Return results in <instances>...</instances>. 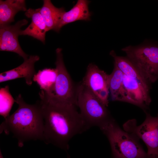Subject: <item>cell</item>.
I'll list each match as a JSON object with an SVG mask.
<instances>
[{"instance_id":"cell-1","label":"cell","mask_w":158,"mask_h":158,"mask_svg":"<svg viewBox=\"0 0 158 158\" xmlns=\"http://www.w3.org/2000/svg\"><path fill=\"white\" fill-rule=\"evenodd\" d=\"M39 95L44 120L43 141L66 151L71 140L90 127L76 105L42 90Z\"/></svg>"},{"instance_id":"cell-2","label":"cell","mask_w":158,"mask_h":158,"mask_svg":"<svg viewBox=\"0 0 158 158\" xmlns=\"http://www.w3.org/2000/svg\"><path fill=\"white\" fill-rule=\"evenodd\" d=\"M15 102L18 107L1 124L0 133L12 134L20 147L30 140H43L44 120L39 101L34 104H28L20 94Z\"/></svg>"},{"instance_id":"cell-3","label":"cell","mask_w":158,"mask_h":158,"mask_svg":"<svg viewBox=\"0 0 158 158\" xmlns=\"http://www.w3.org/2000/svg\"><path fill=\"white\" fill-rule=\"evenodd\" d=\"M99 128L109 141L112 158H151L139 140L121 129L113 118Z\"/></svg>"},{"instance_id":"cell-4","label":"cell","mask_w":158,"mask_h":158,"mask_svg":"<svg viewBox=\"0 0 158 158\" xmlns=\"http://www.w3.org/2000/svg\"><path fill=\"white\" fill-rule=\"evenodd\" d=\"M76 96L77 106L90 127L100 128L112 118L107 107L82 81L76 85Z\"/></svg>"},{"instance_id":"cell-5","label":"cell","mask_w":158,"mask_h":158,"mask_svg":"<svg viewBox=\"0 0 158 158\" xmlns=\"http://www.w3.org/2000/svg\"><path fill=\"white\" fill-rule=\"evenodd\" d=\"M126 57L150 84L158 80V45L148 43L140 46H128L122 49Z\"/></svg>"},{"instance_id":"cell-6","label":"cell","mask_w":158,"mask_h":158,"mask_svg":"<svg viewBox=\"0 0 158 158\" xmlns=\"http://www.w3.org/2000/svg\"><path fill=\"white\" fill-rule=\"evenodd\" d=\"M145 112L146 118L141 124L137 126L136 119H130L123 124V130L143 141L150 157L158 158V113L153 117L147 111Z\"/></svg>"},{"instance_id":"cell-7","label":"cell","mask_w":158,"mask_h":158,"mask_svg":"<svg viewBox=\"0 0 158 158\" xmlns=\"http://www.w3.org/2000/svg\"><path fill=\"white\" fill-rule=\"evenodd\" d=\"M56 52V58L55 64L57 76L54 92L51 94L61 100L77 106L76 85L65 67L62 49L58 48Z\"/></svg>"},{"instance_id":"cell-8","label":"cell","mask_w":158,"mask_h":158,"mask_svg":"<svg viewBox=\"0 0 158 158\" xmlns=\"http://www.w3.org/2000/svg\"><path fill=\"white\" fill-rule=\"evenodd\" d=\"M109 74L96 65L89 64L86 74L82 82L106 107L108 105L109 93Z\"/></svg>"},{"instance_id":"cell-9","label":"cell","mask_w":158,"mask_h":158,"mask_svg":"<svg viewBox=\"0 0 158 158\" xmlns=\"http://www.w3.org/2000/svg\"><path fill=\"white\" fill-rule=\"evenodd\" d=\"M28 21L25 19L18 21L14 25H0V50L12 52L18 54L24 60L29 56L22 50L18 41L21 28L26 25Z\"/></svg>"},{"instance_id":"cell-10","label":"cell","mask_w":158,"mask_h":158,"mask_svg":"<svg viewBox=\"0 0 158 158\" xmlns=\"http://www.w3.org/2000/svg\"><path fill=\"white\" fill-rule=\"evenodd\" d=\"M123 82L128 95L129 103L140 107L145 112L147 111L152 101L150 90L124 74Z\"/></svg>"},{"instance_id":"cell-11","label":"cell","mask_w":158,"mask_h":158,"mask_svg":"<svg viewBox=\"0 0 158 158\" xmlns=\"http://www.w3.org/2000/svg\"><path fill=\"white\" fill-rule=\"evenodd\" d=\"M40 58L37 55H30L19 66L0 73V83L23 78L27 84L31 85L33 78L36 73L35 69V64L39 60Z\"/></svg>"},{"instance_id":"cell-12","label":"cell","mask_w":158,"mask_h":158,"mask_svg":"<svg viewBox=\"0 0 158 158\" xmlns=\"http://www.w3.org/2000/svg\"><path fill=\"white\" fill-rule=\"evenodd\" d=\"M25 16L31 18V22L24 30H21L20 35H28L41 41L44 44L46 34L47 32L43 19L41 16L40 8H29L26 11Z\"/></svg>"},{"instance_id":"cell-13","label":"cell","mask_w":158,"mask_h":158,"mask_svg":"<svg viewBox=\"0 0 158 158\" xmlns=\"http://www.w3.org/2000/svg\"><path fill=\"white\" fill-rule=\"evenodd\" d=\"M123 75L122 72L114 64L113 71L109 75V90L112 100L129 103L128 95L123 82Z\"/></svg>"},{"instance_id":"cell-14","label":"cell","mask_w":158,"mask_h":158,"mask_svg":"<svg viewBox=\"0 0 158 158\" xmlns=\"http://www.w3.org/2000/svg\"><path fill=\"white\" fill-rule=\"evenodd\" d=\"M90 2L88 0H78L70 10L65 11L60 22L59 30L64 25L77 20H90L91 16L88 7Z\"/></svg>"},{"instance_id":"cell-15","label":"cell","mask_w":158,"mask_h":158,"mask_svg":"<svg viewBox=\"0 0 158 158\" xmlns=\"http://www.w3.org/2000/svg\"><path fill=\"white\" fill-rule=\"evenodd\" d=\"M40 11L47 31L52 30L59 32L60 22L63 14L65 11L64 8H57L50 0H44L43 5L40 8Z\"/></svg>"},{"instance_id":"cell-16","label":"cell","mask_w":158,"mask_h":158,"mask_svg":"<svg viewBox=\"0 0 158 158\" xmlns=\"http://www.w3.org/2000/svg\"><path fill=\"white\" fill-rule=\"evenodd\" d=\"M110 55L114 59V64L124 74L136 80L145 88L150 91L151 84L144 79L135 66L126 57L117 56L114 50L110 52Z\"/></svg>"},{"instance_id":"cell-17","label":"cell","mask_w":158,"mask_h":158,"mask_svg":"<svg viewBox=\"0 0 158 158\" xmlns=\"http://www.w3.org/2000/svg\"><path fill=\"white\" fill-rule=\"evenodd\" d=\"M27 10L24 0H0V25L9 24L20 11Z\"/></svg>"},{"instance_id":"cell-18","label":"cell","mask_w":158,"mask_h":158,"mask_svg":"<svg viewBox=\"0 0 158 158\" xmlns=\"http://www.w3.org/2000/svg\"><path fill=\"white\" fill-rule=\"evenodd\" d=\"M57 76L55 68H45L40 70L35 75L33 81L39 86L41 90L53 94Z\"/></svg>"},{"instance_id":"cell-19","label":"cell","mask_w":158,"mask_h":158,"mask_svg":"<svg viewBox=\"0 0 158 158\" xmlns=\"http://www.w3.org/2000/svg\"><path fill=\"white\" fill-rule=\"evenodd\" d=\"M0 115L4 119L9 116V113L14 102V99L9 90V86H5L0 89Z\"/></svg>"},{"instance_id":"cell-20","label":"cell","mask_w":158,"mask_h":158,"mask_svg":"<svg viewBox=\"0 0 158 158\" xmlns=\"http://www.w3.org/2000/svg\"><path fill=\"white\" fill-rule=\"evenodd\" d=\"M0 152V158H4L2 156L1 150Z\"/></svg>"}]
</instances>
